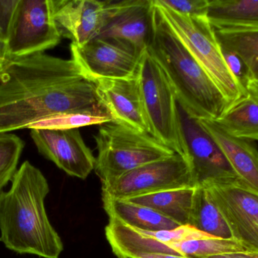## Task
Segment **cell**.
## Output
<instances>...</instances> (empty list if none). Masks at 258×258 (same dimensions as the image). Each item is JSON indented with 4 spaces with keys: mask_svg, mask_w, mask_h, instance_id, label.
<instances>
[{
    "mask_svg": "<svg viewBox=\"0 0 258 258\" xmlns=\"http://www.w3.org/2000/svg\"><path fill=\"white\" fill-rule=\"evenodd\" d=\"M105 233L113 252L118 258H136L148 254L180 255L169 244L214 237L191 226H181L172 230L145 231L128 227L115 218H109Z\"/></svg>",
    "mask_w": 258,
    "mask_h": 258,
    "instance_id": "8fae6325",
    "label": "cell"
},
{
    "mask_svg": "<svg viewBox=\"0 0 258 258\" xmlns=\"http://www.w3.org/2000/svg\"><path fill=\"white\" fill-rule=\"evenodd\" d=\"M222 51L224 59H225L226 62L228 65L230 71L234 74L235 77L238 79V80L242 83V86L245 87L244 85H245V82L246 80L247 72L246 68H245L242 59L236 53L230 51V50L222 48Z\"/></svg>",
    "mask_w": 258,
    "mask_h": 258,
    "instance_id": "f1b7e54d",
    "label": "cell"
},
{
    "mask_svg": "<svg viewBox=\"0 0 258 258\" xmlns=\"http://www.w3.org/2000/svg\"><path fill=\"white\" fill-rule=\"evenodd\" d=\"M104 108L96 82L72 59L39 53L0 68V134L57 114Z\"/></svg>",
    "mask_w": 258,
    "mask_h": 258,
    "instance_id": "6da1fadb",
    "label": "cell"
},
{
    "mask_svg": "<svg viewBox=\"0 0 258 258\" xmlns=\"http://www.w3.org/2000/svg\"><path fill=\"white\" fill-rule=\"evenodd\" d=\"M11 57L8 51L7 42L0 37V68L6 65Z\"/></svg>",
    "mask_w": 258,
    "mask_h": 258,
    "instance_id": "4dcf8cb0",
    "label": "cell"
},
{
    "mask_svg": "<svg viewBox=\"0 0 258 258\" xmlns=\"http://www.w3.org/2000/svg\"><path fill=\"white\" fill-rule=\"evenodd\" d=\"M161 4L182 15L207 17L209 0H159Z\"/></svg>",
    "mask_w": 258,
    "mask_h": 258,
    "instance_id": "4316f807",
    "label": "cell"
},
{
    "mask_svg": "<svg viewBox=\"0 0 258 258\" xmlns=\"http://www.w3.org/2000/svg\"><path fill=\"white\" fill-rule=\"evenodd\" d=\"M30 136L39 152L68 175L85 180L95 169V158L79 129H32Z\"/></svg>",
    "mask_w": 258,
    "mask_h": 258,
    "instance_id": "5bb4252c",
    "label": "cell"
},
{
    "mask_svg": "<svg viewBox=\"0 0 258 258\" xmlns=\"http://www.w3.org/2000/svg\"><path fill=\"white\" fill-rule=\"evenodd\" d=\"M95 139L98 149L95 170L101 184L176 154L150 133L115 121L102 124Z\"/></svg>",
    "mask_w": 258,
    "mask_h": 258,
    "instance_id": "5b68a950",
    "label": "cell"
},
{
    "mask_svg": "<svg viewBox=\"0 0 258 258\" xmlns=\"http://www.w3.org/2000/svg\"><path fill=\"white\" fill-rule=\"evenodd\" d=\"M52 0H18L7 39L11 59L44 53L60 42Z\"/></svg>",
    "mask_w": 258,
    "mask_h": 258,
    "instance_id": "ba28073f",
    "label": "cell"
},
{
    "mask_svg": "<svg viewBox=\"0 0 258 258\" xmlns=\"http://www.w3.org/2000/svg\"><path fill=\"white\" fill-rule=\"evenodd\" d=\"M71 59L95 82L134 77L138 74L141 59L130 47L100 37L82 46L71 43Z\"/></svg>",
    "mask_w": 258,
    "mask_h": 258,
    "instance_id": "7c38bea8",
    "label": "cell"
},
{
    "mask_svg": "<svg viewBox=\"0 0 258 258\" xmlns=\"http://www.w3.org/2000/svg\"><path fill=\"white\" fill-rule=\"evenodd\" d=\"M189 225L215 238L233 239L225 221L203 186L196 187Z\"/></svg>",
    "mask_w": 258,
    "mask_h": 258,
    "instance_id": "7402d4cb",
    "label": "cell"
},
{
    "mask_svg": "<svg viewBox=\"0 0 258 258\" xmlns=\"http://www.w3.org/2000/svg\"><path fill=\"white\" fill-rule=\"evenodd\" d=\"M24 148V141L17 135L0 134V192L16 173Z\"/></svg>",
    "mask_w": 258,
    "mask_h": 258,
    "instance_id": "484cf974",
    "label": "cell"
},
{
    "mask_svg": "<svg viewBox=\"0 0 258 258\" xmlns=\"http://www.w3.org/2000/svg\"><path fill=\"white\" fill-rule=\"evenodd\" d=\"M202 186L225 221L232 238L248 252L258 254V195L239 185Z\"/></svg>",
    "mask_w": 258,
    "mask_h": 258,
    "instance_id": "30bf717a",
    "label": "cell"
},
{
    "mask_svg": "<svg viewBox=\"0 0 258 258\" xmlns=\"http://www.w3.org/2000/svg\"><path fill=\"white\" fill-rule=\"evenodd\" d=\"M205 258H258L257 253H232V254H221Z\"/></svg>",
    "mask_w": 258,
    "mask_h": 258,
    "instance_id": "1f68e13d",
    "label": "cell"
},
{
    "mask_svg": "<svg viewBox=\"0 0 258 258\" xmlns=\"http://www.w3.org/2000/svg\"><path fill=\"white\" fill-rule=\"evenodd\" d=\"M136 258H190L184 256L174 255V254H142Z\"/></svg>",
    "mask_w": 258,
    "mask_h": 258,
    "instance_id": "d6a6232c",
    "label": "cell"
},
{
    "mask_svg": "<svg viewBox=\"0 0 258 258\" xmlns=\"http://www.w3.org/2000/svg\"><path fill=\"white\" fill-rule=\"evenodd\" d=\"M215 32L222 48L242 59L246 68V80L258 77V32Z\"/></svg>",
    "mask_w": 258,
    "mask_h": 258,
    "instance_id": "cb8c5ba5",
    "label": "cell"
},
{
    "mask_svg": "<svg viewBox=\"0 0 258 258\" xmlns=\"http://www.w3.org/2000/svg\"><path fill=\"white\" fill-rule=\"evenodd\" d=\"M179 111L188 160L192 167L197 186L214 183L242 186L224 153L202 127L198 120L190 118L180 106Z\"/></svg>",
    "mask_w": 258,
    "mask_h": 258,
    "instance_id": "4fadbf2b",
    "label": "cell"
},
{
    "mask_svg": "<svg viewBox=\"0 0 258 258\" xmlns=\"http://www.w3.org/2000/svg\"><path fill=\"white\" fill-rule=\"evenodd\" d=\"M196 187L164 191L126 201L149 208L179 226H189Z\"/></svg>",
    "mask_w": 258,
    "mask_h": 258,
    "instance_id": "ffe728a7",
    "label": "cell"
},
{
    "mask_svg": "<svg viewBox=\"0 0 258 258\" xmlns=\"http://www.w3.org/2000/svg\"><path fill=\"white\" fill-rule=\"evenodd\" d=\"M197 186L189 160L174 154L139 167L113 181L102 183V193L126 200Z\"/></svg>",
    "mask_w": 258,
    "mask_h": 258,
    "instance_id": "52a82bcc",
    "label": "cell"
},
{
    "mask_svg": "<svg viewBox=\"0 0 258 258\" xmlns=\"http://www.w3.org/2000/svg\"><path fill=\"white\" fill-rule=\"evenodd\" d=\"M214 122L232 136L258 141V100L248 94Z\"/></svg>",
    "mask_w": 258,
    "mask_h": 258,
    "instance_id": "44dd1931",
    "label": "cell"
},
{
    "mask_svg": "<svg viewBox=\"0 0 258 258\" xmlns=\"http://www.w3.org/2000/svg\"><path fill=\"white\" fill-rule=\"evenodd\" d=\"M207 18L219 32H258V0L209 1Z\"/></svg>",
    "mask_w": 258,
    "mask_h": 258,
    "instance_id": "ac0fdd59",
    "label": "cell"
},
{
    "mask_svg": "<svg viewBox=\"0 0 258 258\" xmlns=\"http://www.w3.org/2000/svg\"><path fill=\"white\" fill-rule=\"evenodd\" d=\"M114 121L106 108L104 109H80L42 118L31 124L28 129L48 130H72L91 125H102Z\"/></svg>",
    "mask_w": 258,
    "mask_h": 258,
    "instance_id": "603a6c76",
    "label": "cell"
},
{
    "mask_svg": "<svg viewBox=\"0 0 258 258\" xmlns=\"http://www.w3.org/2000/svg\"><path fill=\"white\" fill-rule=\"evenodd\" d=\"M102 201L109 218L119 220L132 228L145 231H162L181 227L149 208L126 200L102 193Z\"/></svg>",
    "mask_w": 258,
    "mask_h": 258,
    "instance_id": "d6986e66",
    "label": "cell"
},
{
    "mask_svg": "<svg viewBox=\"0 0 258 258\" xmlns=\"http://www.w3.org/2000/svg\"><path fill=\"white\" fill-rule=\"evenodd\" d=\"M169 245L180 255L190 258H205L232 253L248 252L239 242L233 239L204 238L174 242Z\"/></svg>",
    "mask_w": 258,
    "mask_h": 258,
    "instance_id": "d4e9b609",
    "label": "cell"
},
{
    "mask_svg": "<svg viewBox=\"0 0 258 258\" xmlns=\"http://www.w3.org/2000/svg\"><path fill=\"white\" fill-rule=\"evenodd\" d=\"M154 13V0L104 1V23L98 37L124 44L142 57L151 39Z\"/></svg>",
    "mask_w": 258,
    "mask_h": 258,
    "instance_id": "9c48e42d",
    "label": "cell"
},
{
    "mask_svg": "<svg viewBox=\"0 0 258 258\" xmlns=\"http://www.w3.org/2000/svg\"><path fill=\"white\" fill-rule=\"evenodd\" d=\"M11 181L10 189L0 192V241L18 254L59 258L63 242L45 211L49 186L45 176L27 161Z\"/></svg>",
    "mask_w": 258,
    "mask_h": 258,
    "instance_id": "7a4b0ae2",
    "label": "cell"
},
{
    "mask_svg": "<svg viewBox=\"0 0 258 258\" xmlns=\"http://www.w3.org/2000/svg\"><path fill=\"white\" fill-rule=\"evenodd\" d=\"M96 83L103 102L115 122L149 133L138 74L129 78L100 80Z\"/></svg>",
    "mask_w": 258,
    "mask_h": 258,
    "instance_id": "2e32d148",
    "label": "cell"
},
{
    "mask_svg": "<svg viewBox=\"0 0 258 258\" xmlns=\"http://www.w3.org/2000/svg\"><path fill=\"white\" fill-rule=\"evenodd\" d=\"M245 88L248 94L258 100V77L248 79L245 82Z\"/></svg>",
    "mask_w": 258,
    "mask_h": 258,
    "instance_id": "f546056e",
    "label": "cell"
},
{
    "mask_svg": "<svg viewBox=\"0 0 258 258\" xmlns=\"http://www.w3.org/2000/svg\"><path fill=\"white\" fill-rule=\"evenodd\" d=\"M53 15L63 37L82 46L98 37L104 16V1L52 0Z\"/></svg>",
    "mask_w": 258,
    "mask_h": 258,
    "instance_id": "9a60e30c",
    "label": "cell"
},
{
    "mask_svg": "<svg viewBox=\"0 0 258 258\" xmlns=\"http://www.w3.org/2000/svg\"><path fill=\"white\" fill-rule=\"evenodd\" d=\"M138 77L149 133L176 154L188 159L174 90L166 74L147 50L141 57Z\"/></svg>",
    "mask_w": 258,
    "mask_h": 258,
    "instance_id": "8992f818",
    "label": "cell"
},
{
    "mask_svg": "<svg viewBox=\"0 0 258 258\" xmlns=\"http://www.w3.org/2000/svg\"><path fill=\"white\" fill-rule=\"evenodd\" d=\"M154 4L170 28L216 85L228 109L248 95L226 62L216 32L207 17L180 15L159 0H154Z\"/></svg>",
    "mask_w": 258,
    "mask_h": 258,
    "instance_id": "277c9868",
    "label": "cell"
},
{
    "mask_svg": "<svg viewBox=\"0 0 258 258\" xmlns=\"http://www.w3.org/2000/svg\"><path fill=\"white\" fill-rule=\"evenodd\" d=\"M198 121L224 153L241 186L258 195V148L254 141L232 136L214 121Z\"/></svg>",
    "mask_w": 258,
    "mask_h": 258,
    "instance_id": "e0dca14e",
    "label": "cell"
},
{
    "mask_svg": "<svg viewBox=\"0 0 258 258\" xmlns=\"http://www.w3.org/2000/svg\"><path fill=\"white\" fill-rule=\"evenodd\" d=\"M147 51L166 74L177 104L190 118L215 121L228 109L216 85L170 28L156 6Z\"/></svg>",
    "mask_w": 258,
    "mask_h": 258,
    "instance_id": "3957f363",
    "label": "cell"
},
{
    "mask_svg": "<svg viewBox=\"0 0 258 258\" xmlns=\"http://www.w3.org/2000/svg\"><path fill=\"white\" fill-rule=\"evenodd\" d=\"M18 2V0H0V37L6 42Z\"/></svg>",
    "mask_w": 258,
    "mask_h": 258,
    "instance_id": "83f0119b",
    "label": "cell"
}]
</instances>
